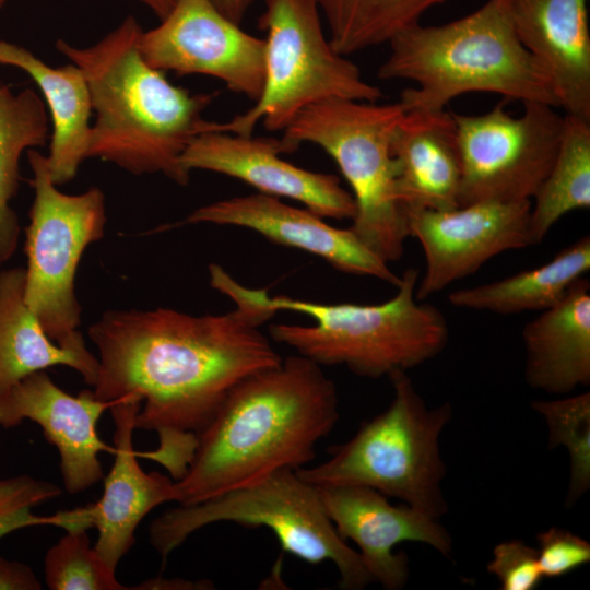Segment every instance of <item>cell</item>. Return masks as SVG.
Returning a JSON list of instances; mask_svg holds the SVG:
<instances>
[{"mask_svg":"<svg viewBox=\"0 0 590 590\" xmlns=\"http://www.w3.org/2000/svg\"><path fill=\"white\" fill-rule=\"evenodd\" d=\"M210 284L236 303L222 315L172 308L108 310L88 328L98 352L95 398L137 397L135 429L155 432L158 447L143 453L174 481L186 473L198 436L231 390L282 357L259 327L276 311L255 291L210 264Z\"/></svg>","mask_w":590,"mask_h":590,"instance_id":"1","label":"cell"},{"mask_svg":"<svg viewBox=\"0 0 590 590\" xmlns=\"http://www.w3.org/2000/svg\"><path fill=\"white\" fill-rule=\"evenodd\" d=\"M339 420L333 381L299 355L282 358L237 384L198 436L186 473L174 481L173 502L192 505L297 470Z\"/></svg>","mask_w":590,"mask_h":590,"instance_id":"2","label":"cell"},{"mask_svg":"<svg viewBox=\"0 0 590 590\" xmlns=\"http://www.w3.org/2000/svg\"><path fill=\"white\" fill-rule=\"evenodd\" d=\"M143 30L133 16L88 47L57 39L56 48L87 82L92 109L87 158L97 157L134 174H162L180 186L190 173L181 155L201 133L215 131L203 119L214 93L191 94L151 67L140 50Z\"/></svg>","mask_w":590,"mask_h":590,"instance_id":"3","label":"cell"},{"mask_svg":"<svg viewBox=\"0 0 590 590\" xmlns=\"http://www.w3.org/2000/svg\"><path fill=\"white\" fill-rule=\"evenodd\" d=\"M388 44L378 76L416 84L401 93L405 110H444L455 97L474 92L557 107L546 73L514 30L508 0H487L442 25L415 23Z\"/></svg>","mask_w":590,"mask_h":590,"instance_id":"4","label":"cell"},{"mask_svg":"<svg viewBox=\"0 0 590 590\" xmlns=\"http://www.w3.org/2000/svg\"><path fill=\"white\" fill-rule=\"evenodd\" d=\"M417 281V270L406 269L394 296L374 305L270 297L267 290L256 294L276 312H302L316 321L314 326L272 324L273 341L320 366L343 365L358 376L379 378L416 367L446 347L447 320L438 308L416 298Z\"/></svg>","mask_w":590,"mask_h":590,"instance_id":"5","label":"cell"},{"mask_svg":"<svg viewBox=\"0 0 590 590\" xmlns=\"http://www.w3.org/2000/svg\"><path fill=\"white\" fill-rule=\"evenodd\" d=\"M389 379L393 399L384 412L335 446L329 459L296 471L315 486H366L438 519L447 510L439 437L451 406L428 409L406 371H394Z\"/></svg>","mask_w":590,"mask_h":590,"instance_id":"6","label":"cell"},{"mask_svg":"<svg viewBox=\"0 0 590 590\" xmlns=\"http://www.w3.org/2000/svg\"><path fill=\"white\" fill-rule=\"evenodd\" d=\"M404 113L400 102L330 98L304 108L281 138L286 153L312 143L335 161L355 202L350 229L387 263L402 257L409 237L391 152Z\"/></svg>","mask_w":590,"mask_h":590,"instance_id":"7","label":"cell"},{"mask_svg":"<svg viewBox=\"0 0 590 590\" xmlns=\"http://www.w3.org/2000/svg\"><path fill=\"white\" fill-rule=\"evenodd\" d=\"M222 521L266 527L284 552L309 564L332 562L339 571L341 589L358 590L373 581L359 553L337 532L317 486L293 469L276 471L201 503L164 511L150 524V544L166 562L192 533Z\"/></svg>","mask_w":590,"mask_h":590,"instance_id":"8","label":"cell"},{"mask_svg":"<svg viewBox=\"0 0 590 590\" xmlns=\"http://www.w3.org/2000/svg\"><path fill=\"white\" fill-rule=\"evenodd\" d=\"M259 25L267 31L264 83L245 113L217 122L216 132L252 135L262 121L284 130L306 107L330 98L377 102L382 93L326 37L316 0H266Z\"/></svg>","mask_w":590,"mask_h":590,"instance_id":"9","label":"cell"},{"mask_svg":"<svg viewBox=\"0 0 590 590\" xmlns=\"http://www.w3.org/2000/svg\"><path fill=\"white\" fill-rule=\"evenodd\" d=\"M27 160L35 196L25 228V300L48 337L69 345L84 339L75 275L86 247L104 236L105 196L96 187L63 193L45 155L31 149Z\"/></svg>","mask_w":590,"mask_h":590,"instance_id":"10","label":"cell"},{"mask_svg":"<svg viewBox=\"0 0 590 590\" xmlns=\"http://www.w3.org/2000/svg\"><path fill=\"white\" fill-rule=\"evenodd\" d=\"M482 115L452 114L461 166L459 206L482 201H532L557 154L564 117L556 107L521 103Z\"/></svg>","mask_w":590,"mask_h":590,"instance_id":"11","label":"cell"},{"mask_svg":"<svg viewBox=\"0 0 590 590\" xmlns=\"http://www.w3.org/2000/svg\"><path fill=\"white\" fill-rule=\"evenodd\" d=\"M140 50L157 70L210 75L253 102L263 88L266 40L243 31L211 0H177L158 26L143 31Z\"/></svg>","mask_w":590,"mask_h":590,"instance_id":"12","label":"cell"},{"mask_svg":"<svg viewBox=\"0 0 590 590\" xmlns=\"http://www.w3.org/2000/svg\"><path fill=\"white\" fill-rule=\"evenodd\" d=\"M531 201H482L449 210L404 209L409 237L424 250L415 296L425 300L503 252L531 245Z\"/></svg>","mask_w":590,"mask_h":590,"instance_id":"13","label":"cell"},{"mask_svg":"<svg viewBox=\"0 0 590 590\" xmlns=\"http://www.w3.org/2000/svg\"><path fill=\"white\" fill-rule=\"evenodd\" d=\"M141 403L137 397H125L109 408L115 423V460L104 479L101 499L59 511L61 529L66 531L97 530L94 547L115 571L133 546L135 530L143 518L161 504L173 502L174 480L158 472H145L133 450L132 436Z\"/></svg>","mask_w":590,"mask_h":590,"instance_id":"14","label":"cell"},{"mask_svg":"<svg viewBox=\"0 0 590 590\" xmlns=\"http://www.w3.org/2000/svg\"><path fill=\"white\" fill-rule=\"evenodd\" d=\"M282 153L286 152L281 139L210 131L190 142L181 165L188 173L223 174L260 193L296 200L323 219H353V196L335 175L297 167L281 158Z\"/></svg>","mask_w":590,"mask_h":590,"instance_id":"15","label":"cell"},{"mask_svg":"<svg viewBox=\"0 0 590 590\" xmlns=\"http://www.w3.org/2000/svg\"><path fill=\"white\" fill-rule=\"evenodd\" d=\"M323 508L343 540H352L373 581L398 590L409 578V560L394 548L403 542L424 543L442 555L452 541L438 519L406 504L391 505L384 494L358 485L317 486Z\"/></svg>","mask_w":590,"mask_h":590,"instance_id":"16","label":"cell"},{"mask_svg":"<svg viewBox=\"0 0 590 590\" xmlns=\"http://www.w3.org/2000/svg\"><path fill=\"white\" fill-rule=\"evenodd\" d=\"M110 405L95 398L93 390L72 396L39 370L20 380L0 399V426L13 428L24 420L39 425L46 440L58 450L66 491L78 494L103 477L98 455L114 453L115 448L105 444L96 430Z\"/></svg>","mask_w":590,"mask_h":590,"instance_id":"17","label":"cell"},{"mask_svg":"<svg viewBox=\"0 0 590 590\" xmlns=\"http://www.w3.org/2000/svg\"><path fill=\"white\" fill-rule=\"evenodd\" d=\"M211 223L252 229L267 239L315 255L339 271L379 279L398 286L401 276L350 229L337 228L308 209L280 198L252 193L196 209L181 224Z\"/></svg>","mask_w":590,"mask_h":590,"instance_id":"18","label":"cell"},{"mask_svg":"<svg viewBox=\"0 0 590 590\" xmlns=\"http://www.w3.org/2000/svg\"><path fill=\"white\" fill-rule=\"evenodd\" d=\"M588 0H508L514 30L546 73L557 107L590 120Z\"/></svg>","mask_w":590,"mask_h":590,"instance_id":"19","label":"cell"},{"mask_svg":"<svg viewBox=\"0 0 590 590\" xmlns=\"http://www.w3.org/2000/svg\"><path fill=\"white\" fill-rule=\"evenodd\" d=\"M397 196L404 209L459 206L461 166L452 114L405 110L391 142Z\"/></svg>","mask_w":590,"mask_h":590,"instance_id":"20","label":"cell"},{"mask_svg":"<svg viewBox=\"0 0 590 590\" xmlns=\"http://www.w3.org/2000/svg\"><path fill=\"white\" fill-rule=\"evenodd\" d=\"M524 377L532 388L565 394L590 384V284L581 278L522 330Z\"/></svg>","mask_w":590,"mask_h":590,"instance_id":"21","label":"cell"},{"mask_svg":"<svg viewBox=\"0 0 590 590\" xmlns=\"http://www.w3.org/2000/svg\"><path fill=\"white\" fill-rule=\"evenodd\" d=\"M0 64L19 68L37 84L49 108L52 133L46 156L51 180L71 181L87 158L91 94L82 70L74 63L50 67L26 48L0 40Z\"/></svg>","mask_w":590,"mask_h":590,"instance_id":"22","label":"cell"},{"mask_svg":"<svg viewBox=\"0 0 590 590\" xmlns=\"http://www.w3.org/2000/svg\"><path fill=\"white\" fill-rule=\"evenodd\" d=\"M76 370L94 386L98 359L83 340L60 345L45 332L25 300V269L0 271V399L26 376L52 366Z\"/></svg>","mask_w":590,"mask_h":590,"instance_id":"23","label":"cell"},{"mask_svg":"<svg viewBox=\"0 0 590 590\" xmlns=\"http://www.w3.org/2000/svg\"><path fill=\"white\" fill-rule=\"evenodd\" d=\"M590 270V237L582 236L544 264L514 275L453 291L451 306L499 315L545 310Z\"/></svg>","mask_w":590,"mask_h":590,"instance_id":"24","label":"cell"},{"mask_svg":"<svg viewBox=\"0 0 590 590\" xmlns=\"http://www.w3.org/2000/svg\"><path fill=\"white\" fill-rule=\"evenodd\" d=\"M48 119L38 94L17 93L0 84V267L15 252L20 237L19 217L11 201L20 184V158L25 150L44 146Z\"/></svg>","mask_w":590,"mask_h":590,"instance_id":"25","label":"cell"},{"mask_svg":"<svg viewBox=\"0 0 590 590\" xmlns=\"http://www.w3.org/2000/svg\"><path fill=\"white\" fill-rule=\"evenodd\" d=\"M530 211L531 245L540 244L565 214L590 206V120L565 115L555 160Z\"/></svg>","mask_w":590,"mask_h":590,"instance_id":"26","label":"cell"},{"mask_svg":"<svg viewBox=\"0 0 590 590\" xmlns=\"http://www.w3.org/2000/svg\"><path fill=\"white\" fill-rule=\"evenodd\" d=\"M446 0H316L335 51L347 56L388 43Z\"/></svg>","mask_w":590,"mask_h":590,"instance_id":"27","label":"cell"},{"mask_svg":"<svg viewBox=\"0 0 590 590\" xmlns=\"http://www.w3.org/2000/svg\"><path fill=\"white\" fill-rule=\"evenodd\" d=\"M548 429V446H563L570 460L567 503L574 504L590 486V393L532 402Z\"/></svg>","mask_w":590,"mask_h":590,"instance_id":"28","label":"cell"},{"mask_svg":"<svg viewBox=\"0 0 590 590\" xmlns=\"http://www.w3.org/2000/svg\"><path fill=\"white\" fill-rule=\"evenodd\" d=\"M67 533L46 553L45 580L51 590H130L91 545L87 530Z\"/></svg>","mask_w":590,"mask_h":590,"instance_id":"29","label":"cell"},{"mask_svg":"<svg viewBox=\"0 0 590 590\" xmlns=\"http://www.w3.org/2000/svg\"><path fill=\"white\" fill-rule=\"evenodd\" d=\"M61 493L62 489L56 484L27 474L0 479V539L28 527L60 528L58 512L40 516L33 509L59 497Z\"/></svg>","mask_w":590,"mask_h":590,"instance_id":"30","label":"cell"},{"mask_svg":"<svg viewBox=\"0 0 590 590\" xmlns=\"http://www.w3.org/2000/svg\"><path fill=\"white\" fill-rule=\"evenodd\" d=\"M487 569L498 578L503 590H533L543 578L538 550L519 540L498 543Z\"/></svg>","mask_w":590,"mask_h":590,"instance_id":"31","label":"cell"},{"mask_svg":"<svg viewBox=\"0 0 590 590\" xmlns=\"http://www.w3.org/2000/svg\"><path fill=\"white\" fill-rule=\"evenodd\" d=\"M538 542V560L543 577H562L590 560L589 542L567 530L550 528L539 533Z\"/></svg>","mask_w":590,"mask_h":590,"instance_id":"32","label":"cell"},{"mask_svg":"<svg viewBox=\"0 0 590 590\" xmlns=\"http://www.w3.org/2000/svg\"><path fill=\"white\" fill-rule=\"evenodd\" d=\"M40 589L42 585L30 566L8 559L0 554V590Z\"/></svg>","mask_w":590,"mask_h":590,"instance_id":"33","label":"cell"},{"mask_svg":"<svg viewBox=\"0 0 590 590\" xmlns=\"http://www.w3.org/2000/svg\"><path fill=\"white\" fill-rule=\"evenodd\" d=\"M208 580L201 581H189L180 578L175 579H164V578H154L149 579L140 585H137L138 590H155V589H210L213 587Z\"/></svg>","mask_w":590,"mask_h":590,"instance_id":"34","label":"cell"},{"mask_svg":"<svg viewBox=\"0 0 590 590\" xmlns=\"http://www.w3.org/2000/svg\"><path fill=\"white\" fill-rule=\"evenodd\" d=\"M229 20L240 25L253 0H211Z\"/></svg>","mask_w":590,"mask_h":590,"instance_id":"35","label":"cell"},{"mask_svg":"<svg viewBox=\"0 0 590 590\" xmlns=\"http://www.w3.org/2000/svg\"><path fill=\"white\" fill-rule=\"evenodd\" d=\"M148 5L160 20H163L174 8L177 0H137Z\"/></svg>","mask_w":590,"mask_h":590,"instance_id":"36","label":"cell"},{"mask_svg":"<svg viewBox=\"0 0 590 590\" xmlns=\"http://www.w3.org/2000/svg\"><path fill=\"white\" fill-rule=\"evenodd\" d=\"M7 0H0V9L4 5Z\"/></svg>","mask_w":590,"mask_h":590,"instance_id":"37","label":"cell"}]
</instances>
